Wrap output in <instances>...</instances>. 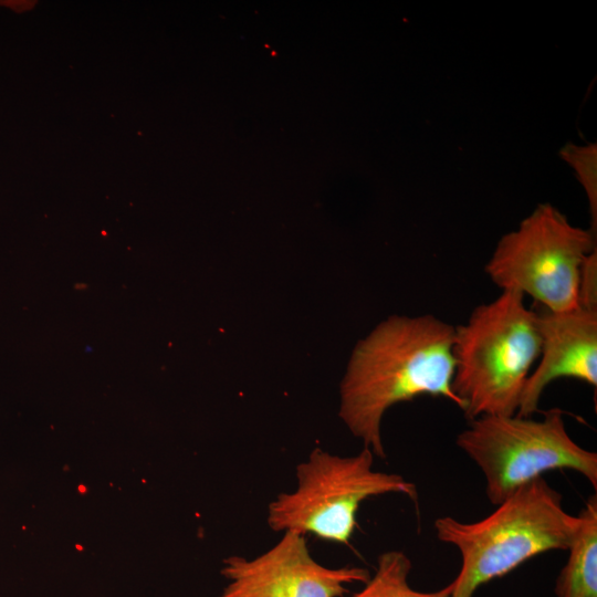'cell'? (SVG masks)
<instances>
[{
  "label": "cell",
  "mask_w": 597,
  "mask_h": 597,
  "mask_svg": "<svg viewBox=\"0 0 597 597\" xmlns=\"http://www.w3.org/2000/svg\"><path fill=\"white\" fill-rule=\"evenodd\" d=\"M561 157L574 169L588 198L591 231L597 229V147L567 145L561 150Z\"/></svg>",
  "instance_id": "8fae6325"
},
{
  "label": "cell",
  "mask_w": 597,
  "mask_h": 597,
  "mask_svg": "<svg viewBox=\"0 0 597 597\" xmlns=\"http://www.w3.org/2000/svg\"><path fill=\"white\" fill-rule=\"evenodd\" d=\"M411 561L401 551H388L378 556L377 568L364 587L352 597H451L448 584L436 591H419L409 585Z\"/></svg>",
  "instance_id": "30bf717a"
},
{
  "label": "cell",
  "mask_w": 597,
  "mask_h": 597,
  "mask_svg": "<svg viewBox=\"0 0 597 597\" xmlns=\"http://www.w3.org/2000/svg\"><path fill=\"white\" fill-rule=\"evenodd\" d=\"M597 249L596 234L575 227L551 203H542L504 234L485 265L502 291L530 295L552 312L578 306L583 263Z\"/></svg>",
  "instance_id": "8992f818"
},
{
  "label": "cell",
  "mask_w": 597,
  "mask_h": 597,
  "mask_svg": "<svg viewBox=\"0 0 597 597\" xmlns=\"http://www.w3.org/2000/svg\"><path fill=\"white\" fill-rule=\"evenodd\" d=\"M563 411L553 408L543 419L481 416L457 437L458 447L480 468L490 502L499 505L546 471L568 469L597 488V453L568 434Z\"/></svg>",
  "instance_id": "277c9868"
},
{
  "label": "cell",
  "mask_w": 597,
  "mask_h": 597,
  "mask_svg": "<svg viewBox=\"0 0 597 597\" xmlns=\"http://www.w3.org/2000/svg\"><path fill=\"white\" fill-rule=\"evenodd\" d=\"M373 464L374 453L365 447L352 457L314 449L296 467V489L280 493L269 504V526L275 532L311 533L347 544L358 507L367 498L397 493L417 501L415 483L399 474L375 471Z\"/></svg>",
  "instance_id": "5b68a950"
},
{
  "label": "cell",
  "mask_w": 597,
  "mask_h": 597,
  "mask_svg": "<svg viewBox=\"0 0 597 597\" xmlns=\"http://www.w3.org/2000/svg\"><path fill=\"white\" fill-rule=\"evenodd\" d=\"M1 6L11 8L12 10L20 12L31 8V2L29 1H0Z\"/></svg>",
  "instance_id": "4fadbf2b"
},
{
  "label": "cell",
  "mask_w": 597,
  "mask_h": 597,
  "mask_svg": "<svg viewBox=\"0 0 597 597\" xmlns=\"http://www.w3.org/2000/svg\"><path fill=\"white\" fill-rule=\"evenodd\" d=\"M568 559L556 578V597H597V498L580 510Z\"/></svg>",
  "instance_id": "9c48e42d"
},
{
  "label": "cell",
  "mask_w": 597,
  "mask_h": 597,
  "mask_svg": "<svg viewBox=\"0 0 597 597\" xmlns=\"http://www.w3.org/2000/svg\"><path fill=\"white\" fill-rule=\"evenodd\" d=\"M454 331L431 314L394 315L356 345L342 381L339 416L374 455L386 457L380 423L391 406L428 395L461 409L452 390Z\"/></svg>",
  "instance_id": "6da1fadb"
},
{
  "label": "cell",
  "mask_w": 597,
  "mask_h": 597,
  "mask_svg": "<svg viewBox=\"0 0 597 597\" xmlns=\"http://www.w3.org/2000/svg\"><path fill=\"white\" fill-rule=\"evenodd\" d=\"M577 526V515L563 507L562 494L542 476L522 485L482 520L465 523L451 516L437 519L438 540L454 546L461 555L451 597H472L481 585L527 559L567 549Z\"/></svg>",
  "instance_id": "7a4b0ae2"
},
{
  "label": "cell",
  "mask_w": 597,
  "mask_h": 597,
  "mask_svg": "<svg viewBox=\"0 0 597 597\" xmlns=\"http://www.w3.org/2000/svg\"><path fill=\"white\" fill-rule=\"evenodd\" d=\"M578 306L597 311V249L587 255L582 266Z\"/></svg>",
  "instance_id": "7c38bea8"
},
{
  "label": "cell",
  "mask_w": 597,
  "mask_h": 597,
  "mask_svg": "<svg viewBox=\"0 0 597 597\" xmlns=\"http://www.w3.org/2000/svg\"><path fill=\"white\" fill-rule=\"evenodd\" d=\"M540 353L536 313L517 291H502L455 326L452 390L469 420L516 415Z\"/></svg>",
  "instance_id": "3957f363"
},
{
  "label": "cell",
  "mask_w": 597,
  "mask_h": 597,
  "mask_svg": "<svg viewBox=\"0 0 597 597\" xmlns=\"http://www.w3.org/2000/svg\"><path fill=\"white\" fill-rule=\"evenodd\" d=\"M541 336L538 364L527 378L516 415L531 417L545 388L559 378L597 386V311L577 306L535 311Z\"/></svg>",
  "instance_id": "ba28073f"
},
{
  "label": "cell",
  "mask_w": 597,
  "mask_h": 597,
  "mask_svg": "<svg viewBox=\"0 0 597 597\" xmlns=\"http://www.w3.org/2000/svg\"><path fill=\"white\" fill-rule=\"evenodd\" d=\"M221 574L229 584L219 597H342L347 585L370 577L364 567L323 566L311 556L305 535L292 531L253 559L226 558Z\"/></svg>",
  "instance_id": "52a82bcc"
}]
</instances>
